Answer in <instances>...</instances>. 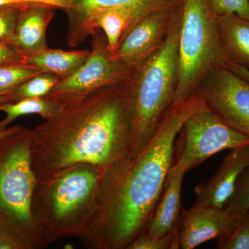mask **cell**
Segmentation results:
<instances>
[{
	"mask_svg": "<svg viewBox=\"0 0 249 249\" xmlns=\"http://www.w3.org/2000/svg\"><path fill=\"white\" fill-rule=\"evenodd\" d=\"M20 9L17 6H0V41L12 42Z\"/></svg>",
	"mask_w": 249,
	"mask_h": 249,
	"instance_id": "cell-26",
	"label": "cell"
},
{
	"mask_svg": "<svg viewBox=\"0 0 249 249\" xmlns=\"http://www.w3.org/2000/svg\"><path fill=\"white\" fill-rule=\"evenodd\" d=\"M216 19L229 62L249 70V19L235 14L217 16Z\"/></svg>",
	"mask_w": 249,
	"mask_h": 249,
	"instance_id": "cell-17",
	"label": "cell"
},
{
	"mask_svg": "<svg viewBox=\"0 0 249 249\" xmlns=\"http://www.w3.org/2000/svg\"><path fill=\"white\" fill-rule=\"evenodd\" d=\"M178 53V84L172 106L194 96L210 72L229 62L209 0L181 1Z\"/></svg>",
	"mask_w": 249,
	"mask_h": 249,
	"instance_id": "cell-6",
	"label": "cell"
},
{
	"mask_svg": "<svg viewBox=\"0 0 249 249\" xmlns=\"http://www.w3.org/2000/svg\"><path fill=\"white\" fill-rule=\"evenodd\" d=\"M150 13L141 10L119 8L97 11L87 18L76 35L67 42L70 47H78L88 36L103 30L107 40V48L115 57L124 36L139 19Z\"/></svg>",
	"mask_w": 249,
	"mask_h": 249,
	"instance_id": "cell-13",
	"label": "cell"
},
{
	"mask_svg": "<svg viewBox=\"0 0 249 249\" xmlns=\"http://www.w3.org/2000/svg\"><path fill=\"white\" fill-rule=\"evenodd\" d=\"M213 12L217 16L235 14L249 19V0H209Z\"/></svg>",
	"mask_w": 249,
	"mask_h": 249,
	"instance_id": "cell-24",
	"label": "cell"
},
{
	"mask_svg": "<svg viewBox=\"0 0 249 249\" xmlns=\"http://www.w3.org/2000/svg\"><path fill=\"white\" fill-rule=\"evenodd\" d=\"M249 144V139L228 125L207 106L191 114L175 141L173 163L194 169L218 152Z\"/></svg>",
	"mask_w": 249,
	"mask_h": 249,
	"instance_id": "cell-7",
	"label": "cell"
},
{
	"mask_svg": "<svg viewBox=\"0 0 249 249\" xmlns=\"http://www.w3.org/2000/svg\"><path fill=\"white\" fill-rule=\"evenodd\" d=\"M40 72L38 69L27 63L1 65L0 96H7L24 81Z\"/></svg>",
	"mask_w": 249,
	"mask_h": 249,
	"instance_id": "cell-21",
	"label": "cell"
},
{
	"mask_svg": "<svg viewBox=\"0 0 249 249\" xmlns=\"http://www.w3.org/2000/svg\"><path fill=\"white\" fill-rule=\"evenodd\" d=\"M58 9L45 3H32L19 10L12 42L26 57L47 49V27Z\"/></svg>",
	"mask_w": 249,
	"mask_h": 249,
	"instance_id": "cell-14",
	"label": "cell"
},
{
	"mask_svg": "<svg viewBox=\"0 0 249 249\" xmlns=\"http://www.w3.org/2000/svg\"><path fill=\"white\" fill-rule=\"evenodd\" d=\"M27 57L11 41H0V66L12 64H24Z\"/></svg>",
	"mask_w": 249,
	"mask_h": 249,
	"instance_id": "cell-27",
	"label": "cell"
},
{
	"mask_svg": "<svg viewBox=\"0 0 249 249\" xmlns=\"http://www.w3.org/2000/svg\"><path fill=\"white\" fill-rule=\"evenodd\" d=\"M63 106L50 98L45 97L26 98L13 103L0 104V111L6 114L0 124L8 127L19 116L37 114L43 119H47L58 112Z\"/></svg>",
	"mask_w": 249,
	"mask_h": 249,
	"instance_id": "cell-19",
	"label": "cell"
},
{
	"mask_svg": "<svg viewBox=\"0 0 249 249\" xmlns=\"http://www.w3.org/2000/svg\"><path fill=\"white\" fill-rule=\"evenodd\" d=\"M224 209L237 214L249 211V165L237 178L233 193L224 205Z\"/></svg>",
	"mask_w": 249,
	"mask_h": 249,
	"instance_id": "cell-22",
	"label": "cell"
},
{
	"mask_svg": "<svg viewBox=\"0 0 249 249\" xmlns=\"http://www.w3.org/2000/svg\"><path fill=\"white\" fill-rule=\"evenodd\" d=\"M128 81L67 104L31 129V165L37 179L82 163L106 168L130 152Z\"/></svg>",
	"mask_w": 249,
	"mask_h": 249,
	"instance_id": "cell-2",
	"label": "cell"
},
{
	"mask_svg": "<svg viewBox=\"0 0 249 249\" xmlns=\"http://www.w3.org/2000/svg\"><path fill=\"white\" fill-rule=\"evenodd\" d=\"M241 214L225 209L193 206L181 209L175 231V249H193L211 240L231 235Z\"/></svg>",
	"mask_w": 249,
	"mask_h": 249,
	"instance_id": "cell-10",
	"label": "cell"
},
{
	"mask_svg": "<svg viewBox=\"0 0 249 249\" xmlns=\"http://www.w3.org/2000/svg\"><path fill=\"white\" fill-rule=\"evenodd\" d=\"M218 249H249V211L241 214L237 227L231 235L217 240Z\"/></svg>",
	"mask_w": 249,
	"mask_h": 249,
	"instance_id": "cell-23",
	"label": "cell"
},
{
	"mask_svg": "<svg viewBox=\"0 0 249 249\" xmlns=\"http://www.w3.org/2000/svg\"><path fill=\"white\" fill-rule=\"evenodd\" d=\"M60 80L53 73L40 72L24 81L6 96V101L7 103H13L26 98L45 97Z\"/></svg>",
	"mask_w": 249,
	"mask_h": 249,
	"instance_id": "cell-20",
	"label": "cell"
},
{
	"mask_svg": "<svg viewBox=\"0 0 249 249\" xmlns=\"http://www.w3.org/2000/svg\"><path fill=\"white\" fill-rule=\"evenodd\" d=\"M18 125L11 126V127H4L0 124V140L3 137H6L8 134H11L14 132L15 129L17 128Z\"/></svg>",
	"mask_w": 249,
	"mask_h": 249,
	"instance_id": "cell-32",
	"label": "cell"
},
{
	"mask_svg": "<svg viewBox=\"0 0 249 249\" xmlns=\"http://www.w3.org/2000/svg\"><path fill=\"white\" fill-rule=\"evenodd\" d=\"M90 50L64 51L47 47L45 50L27 57L26 63L42 72H51L60 80L76 72L88 60Z\"/></svg>",
	"mask_w": 249,
	"mask_h": 249,
	"instance_id": "cell-18",
	"label": "cell"
},
{
	"mask_svg": "<svg viewBox=\"0 0 249 249\" xmlns=\"http://www.w3.org/2000/svg\"><path fill=\"white\" fill-rule=\"evenodd\" d=\"M181 0H65V11L68 18L67 41L73 37L85 19L103 10L129 8L151 13L178 4Z\"/></svg>",
	"mask_w": 249,
	"mask_h": 249,
	"instance_id": "cell-16",
	"label": "cell"
},
{
	"mask_svg": "<svg viewBox=\"0 0 249 249\" xmlns=\"http://www.w3.org/2000/svg\"><path fill=\"white\" fill-rule=\"evenodd\" d=\"M206 106L196 94L172 106L145 147L105 168L91 217L79 238L85 247L127 249L146 230L173 167L178 132L191 114Z\"/></svg>",
	"mask_w": 249,
	"mask_h": 249,
	"instance_id": "cell-1",
	"label": "cell"
},
{
	"mask_svg": "<svg viewBox=\"0 0 249 249\" xmlns=\"http://www.w3.org/2000/svg\"><path fill=\"white\" fill-rule=\"evenodd\" d=\"M249 165V144L231 149L214 176L195 188L194 206L224 209L233 193L237 178Z\"/></svg>",
	"mask_w": 249,
	"mask_h": 249,
	"instance_id": "cell-12",
	"label": "cell"
},
{
	"mask_svg": "<svg viewBox=\"0 0 249 249\" xmlns=\"http://www.w3.org/2000/svg\"><path fill=\"white\" fill-rule=\"evenodd\" d=\"M25 1H35V2L45 3L55 6L57 9H63L65 6V0H25Z\"/></svg>",
	"mask_w": 249,
	"mask_h": 249,
	"instance_id": "cell-31",
	"label": "cell"
},
{
	"mask_svg": "<svg viewBox=\"0 0 249 249\" xmlns=\"http://www.w3.org/2000/svg\"><path fill=\"white\" fill-rule=\"evenodd\" d=\"M226 66L241 78L247 80L249 83V70L247 67L234 63L232 62H228Z\"/></svg>",
	"mask_w": 249,
	"mask_h": 249,
	"instance_id": "cell-29",
	"label": "cell"
},
{
	"mask_svg": "<svg viewBox=\"0 0 249 249\" xmlns=\"http://www.w3.org/2000/svg\"><path fill=\"white\" fill-rule=\"evenodd\" d=\"M32 3L37 2L25 1V0H0V6H17V7L22 8Z\"/></svg>",
	"mask_w": 249,
	"mask_h": 249,
	"instance_id": "cell-30",
	"label": "cell"
},
{
	"mask_svg": "<svg viewBox=\"0 0 249 249\" xmlns=\"http://www.w3.org/2000/svg\"><path fill=\"white\" fill-rule=\"evenodd\" d=\"M105 168L82 163L37 179L31 215L46 243L84 233Z\"/></svg>",
	"mask_w": 249,
	"mask_h": 249,
	"instance_id": "cell-3",
	"label": "cell"
},
{
	"mask_svg": "<svg viewBox=\"0 0 249 249\" xmlns=\"http://www.w3.org/2000/svg\"><path fill=\"white\" fill-rule=\"evenodd\" d=\"M186 170L181 163H173L160 201L146 229L147 233L160 237L176 231L181 214V188Z\"/></svg>",
	"mask_w": 249,
	"mask_h": 249,
	"instance_id": "cell-15",
	"label": "cell"
},
{
	"mask_svg": "<svg viewBox=\"0 0 249 249\" xmlns=\"http://www.w3.org/2000/svg\"><path fill=\"white\" fill-rule=\"evenodd\" d=\"M175 232L160 237H151L145 231L127 249H175Z\"/></svg>",
	"mask_w": 249,
	"mask_h": 249,
	"instance_id": "cell-25",
	"label": "cell"
},
{
	"mask_svg": "<svg viewBox=\"0 0 249 249\" xmlns=\"http://www.w3.org/2000/svg\"><path fill=\"white\" fill-rule=\"evenodd\" d=\"M91 49L86 62L76 72L59 80L47 97L65 106L91 93L128 81L132 70L108 50L106 36L93 34Z\"/></svg>",
	"mask_w": 249,
	"mask_h": 249,
	"instance_id": "cell-8",
	"label": "cell"
},
{
	"mask_svg": "<svg viewBox=\"0 0 249 249\" xmlns=\"http://www.w3.org/2000/svg\"><path fill=\"white\" fill-rule=\"evenodd\" d=\"M31 129L18 125L0 140V231L22 249L48 247L31 215L37 178L31 160Z\"/></svg>",
	"mask_w": 249,
	"mask_h": 249,
	"instance_id": "cell-5",
	"label": "cell"
},
{
	"mask_svg": "<svg viewBox=\"0 0 249 249\" xmlns=\"http://www.w3.org/2000/svg\"><path fill=\"white\" fill-rule=\"evenodd\" d=\"M0 249H22V247L12 237L0 231Z\"/></svg>",
	"mask_w": 249,
	"mask_h": 249,
	"instance_id": "cell-28",
	"label": "cell"
},
{
	"mask_svg": "<svg viewBox=\"0 0 249 249\" xmlns=\"http://www.w3.org/2000/svg\"><path fill=\"white\" fill-rule=\"evenodd\" d=\"M181 1L141 18L121 40L115 58L132 70L143 61L164 40L173 15Z\"/></svg>",
	"mask_w": 249,
	"mask_h": 249,
	"instance_id": "cell-11",
	"label": "cell"
},
{
	"mask_svg": "<svg viewBox=\"0 0 249 249\" xmlns=\"http://www.w3.org/2000/svg\"><path fill=\"white\" fill-rule=\"evenodd\" d=\"M181 2L177 8L161 45L132 70L128 81L132 120L129 153L145 147L173 105L179 71Z\"/></svg>",
	"mask_w": 249,
	"mask_h": 249,
	"instance_id": "cell-4",
	"label": "cell"
},
{
	"mask_svg": "<svg viewBox=\"0 0 249 249\" xmlns=\"http://www.w3.org/2000/svg\"><path fill=\"white\" fill-rule=\"evenodd\" d=\"M197 90L209 109L249 139L248 81L224 65L210 72Z\"/></svg>",
	"mask_w": 249,
	"mask_h": 249,
	"instance_id": "cell-9",
	"label": "cell"
},
{
	"mask_svg": "<svg viewBox=\"0 0 249 249\" xmlns=\"http://www.w3.org/2000/svg\"><path fill=\"white\" fill-rule=\"evenodd\" d=\"M7 103L6 96H0V104H2V103Z\"/></svg>",
	"mask_w": 249,
	"mask_h": 249,
	"instance_id": "cell-33",
	"label": "cell"
}]
</instances>
